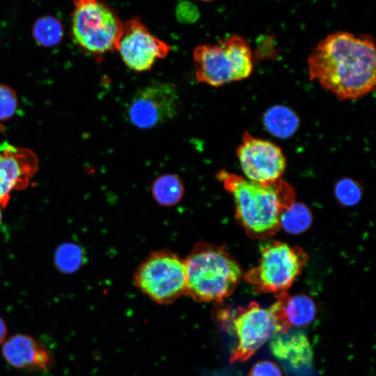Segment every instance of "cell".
<instances>
[{
  "instance_id": "obj_1",
  "label": "cell",
  "mask_w": 376,
  "mask_h": 376,
  "mask_svg": "<svg viewBox=\"0 0 376 376\" xmlns=\"http://www.w3.org/2000/svg\"><path fill=\"white\" fill-rule=\"evenodd\" d=\"M375 47L368 35L331 33L319 42L308 58L309 79L340 100L359 99L375 87Z\"/></svg>"
},
{
  "instance_id": "obj_2",
  "label": "cell",
  "mask_w": 376,
  "mask_h": 376,
  "mask_svg": "<svg viewBox=\"0 0 376 376\" xmlns=\"http://www.w3.org/2000/svg\"><path fill=\"white\" fill-rule=\"evenodd\" d=\"M217 178L232 195L236 219L249 236L265 239L279 230L282 213L295 201L290 184L281 178L257 182L225 170H220Z\"/></svg>"
},
{
  "instance_id": "obj_3",
  "label": "cell",
  "mask_w": 376,
  "mask_h": 376,
  "mask_svg": "<svg viewBox=\"0 0 376 376\" xmlns=\"http://www.w3.org/2000/svg\"><path fill=\"white\" fill-rule=\"evenodd\" d=\"M184 261L187 295L196 301H223L233 294L242 276L236 260L219 246L199 242Z\"/></svg>"
},
{
  "instance_id": "obj_4",
  "label": "cell",
  "mask_w": 376,
  "mask_h": 376,
  "mask_svg": "<svg viewBox=\"0 0 376 376\" xmlns=\"http://www.w3.org/2000/svg\"><path fill=\"white\" fill-rule=\"evenodd\" d=\"M193 61L198 81L214 87L246 79L253 69L250 46L237 35L217 45L197 46L193 51Z\"/></svg>"
},
{
  "instance_id": "obj_5",
  "label": "cell",
  "mask_w": 376,
  "mask_h": 376,
  "mask_svg": "<svg viewBox=\"0 0 376 376\" xmlns=\"http://www.w3.org/2000/svg\"><path fill=\"white\" fill-rule=\"evenodd\" d=\"M72 33L75 42L96 55L117 51L124 23L101 0H74Z\"/></svg>"
},
{
  "instance_id": "obj_6",
  "label": "cell",
  "mask_w": 376,
  "mask_h": 376,
  "mask_svg": "<svg viewBox=\"0 0 376 376\" xmlns=\"http://www.w3.org/2000/svg\"><path fill=\"white\" fill-rule=\"evenodd\" d=\"M260 253L258 264L244 279L256 290L275 297L287 292L308 258L301 248L276 240L261 244Z\"/></svg>"
},
{
  "instance_id": "obj_7",
  "label": "cell",
  "mask_w": 376,
  "mask_h": 376,
  "mask_svg": "<svg viewBox=\"0 0 376 376\" xmlns=\"http://www.w3.org/2000/svg\"><path fill=\"white\" fill-rule=\"evenodd\" d=\"M232 329L237 344L230 359L235 363L248 360L274 334L285 333L290 328L283 317L281 301L276 298L269 308L251 301L237 310L232 318Z\"/></svg>"
},
{
  "instance_id": "obj_8",
  "label": "cell",
  "mask_w": 376,
  "mask_h": 376,
  "mask_svg": "<svg viewBox=\"0 0 376 376\" xmlns=\"http://www.w3.org/2000/svg\"><path fill=\"white\" fill-rule=\"evenodd\" d=\"M135 286L159 304H170L187 294L185 261L169 250L152 252L137 267Z\"/></svg>"
},
{
  "instance_id": "obj_9",
  "label": "cell",
  "mask_w": 376,
  "mask_h": 376,
  "mask_svg": "<svg viewBox=\"0 0 376 376\" xmlns=\"http://www.w3.org/2000/svg\"><path fill=\"white\" fill-rule=\"evenodd\" d=\"M241 169L248 180L269 183L281 178L286 167L282 149L273 142L246 131L236 149Z\"/></svg>"
},
{
  "instance_id": "obj_10",
  "label": "cell",
  "mask_w": 376,
  "mask_h": 376,
  "mask_svg": "<svg viewBox=\"0 0 376 376\" xmlns=\"http://www.w3.org/2000/svg\"><path fill=\"white\" fill-rule=\"evenodd\" d=\"M179 97L174 85L152 82L139 89L128 107L131 123L141 129H149L173 118L178 109Z\"/></svg>"
},
{
  "instance_id": "obj_11",
  "label": "cell",
  "mask_w": 376,
  "mask_h": 376,
  "mask_svg": "<svg viewBox=\"0 0 376 376\" xmlns=\"http://www.w3.org/2000/svg\"><path fill=\"white\" fill-rule=\"evenodd\" d=\"M171 49L169 45L155 36L138 18L124 23L117 47L124 63L136 72L150 70L157 60L165 58Z\"/></svg>"
},
{
  "instance_id": "obj_12",
  "label": "cell",
  "mask_w": 376,
  "mask_h": 376,
  "mask_svg": "<svg viewBox=\"0 0 376 376\" xmlns=\"http://www.w3.org/2000/svg\"><path fill=\"white\" fill-rule=\"evenodd\" d=\"M38 168V157L31 150L0 144V206L7 205L13 190L29 185Z\"/></svg>"
},
{
  "instance_id": "obj_13",
  "label": "cell",
  "mask_w": 376,
  "mask_h": 376,
  "mask_svg": "<svg viewBox=\"0 0 376 376\" xmlns=\"http://www.w3.org/2000/svg\"><path fill=\"white\" fill-rule=\"evenodd\" d=\"M2 355L11 366L29 370H42L52 364L48 350L32 336L17 334L6 340Z\"/></svg>"
},
{
  "instance_id": "obj_14",
  "label": "cell",
  "mask_w": 376,
  "mask_h": 376,
  "mask_svg": "<svg viewBox=\"0 0 376 376\" xmlns=\"http://www.w3.org/2000/svg\"><path fill=\"white\" fill-rule=\"evenodd\" d=\"M270 350L277 359L294 368L311 364L313 350L307 336L299 330H288L274 334L270 340Z\"/></svg>"
},
{
  "instance_id": "obj_15",
  "label": "cell",
  "mask_w": 376,
  "mask_h": 376,
  "mask_svg": "<svg viewBox=\"0 0 376 376\" xmlns=\"http://www.w3.org/2000/svg\"><path fill=\"white\" fill-rule=\"evenodd\" d=\"M276 298L281 301L282 313L287 326L304 327L314 319L316 308L313 299L305 295H289L287 292Z\"/></svg>"
},
{
  "instance_id": "obj_16",
  "label": "cell",
  "mask_w": 376,
  "mask_h": 376,
  "mask_svg": "<svg viewBox=\"0 0 376 376\" xmlns=\"http://www.w3.org/2000/svg\"><path fill=\"white\" fill-rule=\"evenodd\" d=\"M264 125L272 134L285 138L290 136L297 129L299 118L289 108L275 106L264 115Z\"/></svg>"
},
{
  "instance_id": "obj_17",
  "label": "cell",
  "mask_w": 376,
  "mask_h": 376,
  "mask_svg": "<svg viewBox=\"0 0 376 376\" xmlns=\"http://www.w3.org/2000/svg\"><path fill=\"white\" fill-rule=\"evenodd\" d=\"M185 192L180 178L173 174H164L157 177L152 185L154 199L164 206H172L178 203Z\"/></svg>"
},
{
  "instance_id": "obj_18",
  "label": "cell",
  "mask_w": 376,
  "mask_h": 376,
  "mask_svg": "<svg viewBox=\"0 0 376 376\" xmlns=\"http://www.w3.org/2000/svg\"><path fill=\"white\" fill-rule=\"evenodd\" d=\"M32 34L36 42L44 47L58 45L63 37L61 22L52 15H45L37 19L32 28Z\"/></svg>"
},
{
  "instance_id": "obj_19",
  "label": "cell",
  "mask_w": 376,
  "mask_h": 376,
  "mask_svg": "<svg viewBox=\"0 0 376 376\" xmlns=\"http://www.w3.org/2000/svg\"><path fill=\"white\" fill-rule=\"evenodd\" d=\"M85 260L83 249L73 242L60 244L55 251L54 263L58 271L64 274H72L77 271Z\"/></svg>"
},
{
  "instance_id": "obj_20",
  "label": "cell",
  "mask_w": 376,
  "mask_h": 376,
  "mask_svg": "<svg viewBox=\"0 0 376 376\" xmlns=\"http://www.w3.org/2000/svg\"><path fill=\"white\" fill-rule=\"evenodd\" d=\"M312 222V214L305 205L293 203L281 217V227L290 233L298 234L306 230Z\"/></svg>"
},
{
  "instance_id": "obj_21",
  "label": "cell",
  "mask_w": 376,
  "mask_h": 376,
  "mask_svg": "<svg viewBox=\"0 0 376 376\" xmlns=\"http://www.w3.org/2000/svg\"><path fill=\"white\" fill-rule=\"evenodd\" d=\"M335 195L337 200L344 205H354L361 198V189L359 185L349 178L339 180L335 186Z\"/></svg>"
},
{
  "instance_id": "obj_22",
  "label": "cell",
  "mask_w": 376,
  "mask_h": 376,
  "mask_svg": "<svg viewBox=\"0 0 376 376\" xmlns=\"http://www.w3.org/2000/svg\"><path fill=\"white\" fill-rule=\"evenodd\" d=\"M17 106L15 91L6 85H0V120L10 118Z\"/></svg>"
},
{
  "instance_id": "obj_23",
  "label": "cell",
  "mask_w": 376,
  "mask_h": 376,
  "mask_svg": "<svg viewBox=\"0 0 376 376\" xmlns=\"http://www.w3.org/2000/svg\"><path fill=\"white\" fill-rule=\"evenodd\" d=\"M248 376H282V373L277 364L263 360L257 362L251 368Z\"/></svg>"
},
{
  "instance_id": "obj_24",
  "label": "cell",
  "mask_w": 376,
  "mask_h": 376,
  "mask_svg": "<svg viewBox=\"0 0 376 376\" xmlns=\"http://www.w3.org/2000/svg\"><path fill=\"white\" fill-rule=\"evenodd\" d=\"M7 327L3 319L0 316V345L6 340Z\"/></svg>"
},
{
  "instance_id": "obj_25",
  "label": "cell",
  "mask_w": 376,
  "mask_h": 376,
  "mask_svg": "<svg viewBox=\"0 0 376 376\" xmlns=\"http://www.w3.org/2000/svg\"><path fill=\"white\" fill-rule=\"evenodd\" d=\"M1 219H2V214H1V209H0V223L1 221Z\"/></svg>"
},
{
  "instance_id": "obj_26",
  "label": "cell",
  "mask_w": 376,
  "mask_h": 376,
  "mask_svg": "<svg viewBox=\"0 0 376 376\" xmlns=\"http://www.w3.org/2000/svg\"><path fill=\"white\" fill-rule=\"evenodd\" d=\"M201 1H212V0H201Z\"/></svg>"
}]
</instances>
